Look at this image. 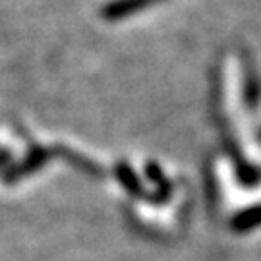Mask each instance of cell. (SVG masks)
Instances as JSON below:
<instances>
[{
	"mask_svg": "<svg viewBox=\"0 0 261 261\" xmlns=\"http://www.w3.org/2000/svg\"><path fill=\"white\" fill-rule=\"evenodd\" d=\"M6 159H8V155H6V153H4V151H0V165H2V163H4V161H6Z\"/></svg>",
	"mask_w": 261,
	"mask_h": 261,
	"instance_id": "5",
	"label": "cell"
},
{
	"mask_svg": "<svg viewBox=\"0 0 261 261\" xmlns=\"http://www.w3.org/2000/svg\"><path fill=\"white\" fill-rule=\"evenodd\" d=\"M153 0H114L103 10V16L107 19H116L122 16H128L132 12H138L140 8L151 4Z\"/></svg>",
	"mask_w": 261,
	"mask_h": 261,
	"instance_id": "1",
	"label": "cell"
},
{
	"mask_svg": "<svg viewBox=\"0 0 261 261\" xmlns=\"http://www.w3.org/2000/svg\"><path fill=\"white\" fill-rule=\"evenodd\" d=\"M261 223V207H253L250 211H246V213L238 215L236 219H234V228H238V230H246V228H250L253 224Z\"/></svg>",
	"mask_w": 261,
	"mask_h": 261,
	"instance_id": "3",
	"label": "cell"
},
{
	"mask_svg": "<svg viewBox=\"0 0 261 261\" xmlns=\"http://www.w3.org/2000/svg\"><path fill=\"white\" fill-rule=\"evenodd\" d=\"M47 155H48L47 149H41V147L33 149L31 151V155L28 157V161H25V163H21V165H18V167L12 168L8 174H6L4 180H6V182H14L16 178L23 176V174H28V172H31V170H35V168L41 167V165L45 163Z\"/></svg>",
	"mask_w": 261,
	"mask_h": 261,
	"instance_id": "2",
	"label": "cell"
},
{
	"mask_svg": "<svg viewBox=\"0 0 261 261\" xmlns=\"http://www.w3.org/2000/svg\"><path fill=\"white\" fill-rule=\"evenodd\" d=\"M118 178H120V182L130 190L132 194H138V192H140L138 180L134 178V174H132L130 168L126 167V165H120V167H118Z\"/></svg>",
	"mask_w": 261,
	"mask_h": 261,
	"instance_id": "4",
	"label": "cell"
}]
</instances>
